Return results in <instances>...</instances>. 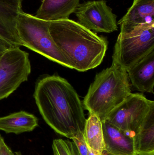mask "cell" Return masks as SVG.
I'll use <instances>...</instances> for the list:
<instances>
[{"mask_svg": "<svg viewBox=\"0 0 154 155\" xmlns=\"http://www.w3.org/2000/svg\"><path fill=\"white\" fill-rule=\"evenodd\" d=\"M80 155H88V148L85 141L84 134H80L71 139Z\"/></svg>", "mask_w": 154, "mask_h": 155, "instance_id": "obj_18", "label": "cell"}, {"mask_svg": "<svg viewBox=\"0 0 154 155\" xmlns=\"http://www.w3.org/2000/svg\"><path fill=\"white\" fill-rule=\"evenodd\" d=\"M50 22L21 11L17 17L16 25L19 39L23 46L71 69L68 62L51 36L49 31Z\"/></svg>", "mask_w": 154, "mask_h": 155, "instance_id": "obj_4", "label": "cell"}, {"mask_svg": "<svg viewBox=\"0 0 154 155\" xmlns=\"http://www.w3.org/2000/svg\"><path fill=\"white\" fill-rule=\"evenodd\" d=\"M107 155H108V154Z\"/></svg>", "mask_w": 154, "mask_h": 155, "instance_id": "obj_25", "label": "cell"}, {"mask_svg": "<svg viewBox=\"0 0 154 155\" xmlns=\"http://www.w3.org/2000/svg\"><path fill=\"white\" fill-rule=\"evenodd\" d=\"M52 148L53 155H80L74 142L69 140L55 139Z\"/></svg>", "mask_w": 154, "mask_h": 155, "instance_id": "obj_17", "label": "cell"}, {"mask_svg": "<svg viewBox=\"0 0 154 155\" xmlns=\"http://www.w3.org/2000/svg\"><path fill=\"white\" fill-rule=\"evenodd\" d=\"M126 71L136 90L153 94L154 50L128 68Z\"/></svg>", "mask_w": 154, "mask_h": 155, "instance_id": "obj_9", "label": "cell"}, {"mask_svg": "<svg viewBox=\"0 0 154 155\" xmlns=\"http://www.w3.org/2000/svg\"><path fill=\"white\" fill-rule=\"evenodd\" d=\"M133 139L137 155H154V109L135 133Z\"/></svg>", "mask_w": 154, "mask_h": 155, "instance_id": "obj_15", "label": "cell"}, {"mask_svg": "<svg viewBox=\"0 0 154 155\" xmlns=\"http://www.w3.org/2000/svg\"><path fill=\"white\" fill-rule=\"evenodd\" d=\"M131 93L126 71L112 64L96 75L83 100V107L103 122Z\"/></svg>", "mask_w": 154, "mask_h": 155, "instance_id": "obj_3", "label": "cell"}, {"mask_svg": "<svg viewBox=\"0 0 154 155\" xmlns=\"http://www.w3.org/2000/svg\"><path fill=\"white\" fill-rule=\"evenodd\" d=\"M13 47H14L0 37V57L6 51Z\"/></svg>", "mask_w": 154, "mask_h": 155, "instance_id": "obj_20", "label": "cell"}, {"mask_svg": "<svg viewBox=\"0 0 154 155\" xmlns=\"http://www.w3.org/2000/svg\"><path fill=\"white\" fill-rule=\"evenodd\" d=\"M154 102L141 94H131L109 114L105 121L133 138L152 110Z\"/></svg>", "mask_w": 154, "mask_h": 155, "instance_id": "obj_6", "label": "cell"}, {"mask_svg": "<svg viewBox=\"0 0 154 155\" xmlns=\"http://www.w3.org/2000/svg\"><path fill=\"white\" fill-rule=\"evenodd\" d=\"M14 154H15V155H22L21 153L20 152H15Z\"/></svg>", "mask_w": 154, "mask_h": 155, "instance_id": "obj_23", "label": "cell"}, {"mask_svg": "<svg viewBox=\"0 0 154 155\" xmlns=\"http://www.w3.org/2000/svg\"><path fill=\"white\" fill-rule=\"evenodd\" d=\"M105 150L109 155H137L133 137L110 124L102 122Z\"/></svg>", "mask_w": 154, "mask_h": 155, "instance_id": "obj_11", "label": "cell"}, {"mask_svg": "<svg viewBox=\"0 0 154 155\" xmlns=\"http://www.w3.org/2000/svg\"><path fill=\"white\" fill-rule=\"evenodd\" d=\"M88 155H99L91 150V149H90L88 147ZM107 153L106 152L104 155H107Z\"/></svg>", "mask_w": 154, "mask_h": 155, "instance_id": "obj_22", "label": "cell"}, {"mask_svg": "<svg viewBox=\"0 0 154 155\" xmlns=\"http://www.w3.org/2000/svg\"><path fill=\"white\" fill-rule=\"evenodd\" d=\"M22 11L0 2V37L14 47L23 46L16 30V20Z\"/></svg>", "mask_w": 154, "mask_h": 155, "instance_id": "obj_13", "label": "cell"}, {"mask_svg": "<svg viewBox=\"0 0 154 155\" xmlns=\"http://www.w3.org/2000/svg\"><path fill=\"white\" fill-rule=\"evenodd\" d=\"M0 2L9 4L20 10H22L23 0H0Z\"/></svg>", "mask_w": 154, "mask_h": 155, "instance_id": "obj_21", "label": "cell"}, {"mask_svg": "<svg viewBox=\"0 0 154 155\" xmlns=\"http://www.w3.org/2000/svg\"><path fill=\"white\" fill-rule=\"evenodd\" d=\"M1 137H2V136H1V135H0V138H1Z\"/></svg>", "mask_w": 154, "mask_h": 155, "instance_id": "obj_24", "label": "cell"}, {"mask_svg": "<svg viewBox=\"0 0 154 155\" xmlns=\"http://www.w3.org/2000/svg\"><path fill=\"white\" fill-rule=\"evenodd\" d=\"M80 1L42 0L35 16L49 21L69 19L80 4Z\"/></svg>", "mask_w": 154, "mask_h": 155, "instance_id": "obj_12", "label": "cell"}, {"mask_svg": "<svg viewBox=\"0 0 154 155\" xmlns=\"http://www.w3.org/2000/svg\"><path fill=\"white\" fill-rule=\"evenodd\" d=\"M31 71L28 53L20 47L6 51L0 57V100L7 98L27 81Z\"/></svg>", "mask_w": 154, "mask_h": 155, "instance_id": "obj_7", "label": "cell"}, {"mask_svg": "<svg viewBox=\"0 0 154 155\" xmlns=\"http://www.w3.org/2000/svg\"><path fill=\"white\" fill-rule=\"evenodd\" d=\"M39 126V119L25 111L12 113L0 117V131L7 134H20L33 131Z\"/></svg>", "mask_w": 154, "mask_h": 155, "instance_id": "obj_14", "label": "cell"}, {"mask_svg": "<svg viewBox=\"0 0 154 155\" xmlns=\"http://www.w3.org/2000/svg\"><path fill=\"white\" fill-rule=\"evenodd\" d=\"M49 31L71 69L85 72L101 64L108 48L102 36L69 19L50 22Z\"/></svg>", "mask_w": 154, "mask_h": 155, "instance_id": "obj_2", "label": "cell"}, {"mask_svg": "<svg viewBox=\"0 0 154 155\" xmlns=\"http://www.w3.org/2000/svg\"><path fill=\"white\" fill-rule=\"evenodd\" d=\"M84 137L88 147L99 155L106 153L104 141L102 122L98 117L90 114L86 120Z\"/></svg>", "mask_w": 154, "mask_h": 155, "instance_id": "obj_16", "label": "cell"}, {"mask_svg": "<svg viewBox=\"0 0 154 155\" xmlns=\"http://www.w3.org/2000/svg\"><path fill=\"white\" fill-rule=\"evenodd\" d=\"M0 155H15L7 145L2 137L0 138Z\"/></svg>", "mask_w": 154, "mask_h": 155, "instance_id": "obj_19", "label": "cell"}, {"mask_svg": "<svg viewBox=\"0 0 154 155\" xmlns=\"http://www.w3.org/2000/svg\"><path fill=\"white\" fill-rule=\"evenodd\" d=\"M120 33H128L138 26L154 24V0H134L126 14L119 20Z\"/></svg>", "mask_w": 154, "mask_h": 155, "instance_id": "obj_10", "label": "cell"}, {"mask_svg": "<svg viewBox=\"0 0 154 155\" xmlns=\"http://www.w3.org/2000/svg\"><path fill=\"white\" fill-rule=\"evenodd\" d=\"M33 97L43 120L56 133L70 139L84 134L83 105L66 79L55 74L39 78Z\"/></svg>", "mask_w": 154, "mask_h": 155, "instance_id": "obj_1", "label": "cell"}, {"mask_svg": "<svg viewBox=\"0 0 154 155\" xmlns=\"http://www.w3.org/2000/svg\"><path fill=\"white\" fill-rule=\"evenodd\" d=\"M154 50V24L141 25L128 33H120L115 45L112 59L126 71Z\"/></svg>", "mask_w": 154, "mask_h": 155, "instance_id": "obj_5", "label": "cell"}, {"mask_svg": "<svg viewBox=\"0 0 154 155\" xmlns=\"http://www.w3.org/2000/svg\"><path fill=\"white\" fill-rule=\"evenodd\" d=\"M74 13L78 23L94 32L110 33L117 31L116 15L105 0L83 3Z\"/></svg>", "mask_w": 154, "mask_h": 155, "instance_id": "obj_8", "label": "cell"}]
</instances>
